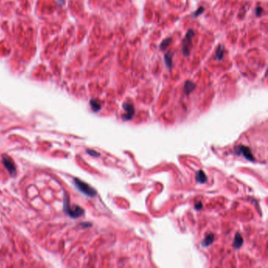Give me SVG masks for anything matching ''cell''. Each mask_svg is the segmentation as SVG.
Returning <instances> with one entry per match:
<instances>
[{
    "instance_id": "cell-1",
    "label": "cell",
    "mask_w": 268,
    "mask_h": 268,
    "mask_svg": "<svg viewBox=\"0 0 268 268\" xmlns=\"http://www.w3.org/2000/svg\"><path fill=\"white\" fill-rule=\"evenodd\" d=\"M74 183L76 185V187L79 189L80 192H82L83 194H85L87 197H93L96 195V190L91 186H89L84 182H83L79 179H74Z\"/></svg>"
},
{
    "instance_id": "cell-2",
    "label": "cell",
    "mask_w": 268,
    "mask_h": 268,
    "mask_svg": "<svg viewBox=\"0 0 268 268\" xmlns=\"http://www.w3.org/2000/svg\"><path fill=\"white\" fill-rule=\"evenodd\" d=\"M65 211L66 213L69 214V215L73 218L79 217L83 214V210L79 206L70 207L68 199H65Z\"/></svg>"
},
{
    "instance_id": "cell-3",
    "label": "cell",
    "mask_w": 268,
    "mask_h": 268,
    "mask_svg": "<svg viewBox=\"0 0 268 268\" xmlns=\"http://www.w3.org/2000/svg\"><path fill=\"white\" fill-rule=\"evenodd\" d=\"M193 35H194V32L191 29L189 30L186 33V37L184 39L183 43V52L184 56H188L189 54V48L191 47L192 39Z\"/></svg>"
},
{
    "instance_id": "cell-4",
    "label": "cell",
    "mask_w": 268,
    "mask_h": 268,
    "mask_svg": "<svg viewBox=\"0 0 268 268\" xmlns=\"http://www.w3.org/2000/svg\"><path fill=\"white\" fill-rule=\"evenodd\" d=\"M3 163L4 166L6 167V168L11 175H14V174L16 173L15 165H14V164L12 162V161L10 160V158L3 156Z\"/></svg>"
},
{
    "instance_id": "cell-5",
    "label": "cell",
    "mask_w": 268,
    "mask_h": 268,
    "mask_svg": "<svg viewBox=\"0 0 268 268\" xmlns=\"http://www.w3.org/2000/svg\"><path fill=\"white\" fill-rule=\"evenodd\" d=\"M123 108L124 110L126 111V114H124L123 116V118L124 120H130L131 119L133 115L135 114V109L132 105L130 103H124L123 105Z\"/></svg>"
},
{
    "instance_id": "cell-6",
    "label": "cell",
    "mask_w": 268,
    "mask_h": 268,
    "mask_svg": "<svg viewBox=\"0 0 268 268\" xmlns=\"http://www.w3.org/2000/svg\"><path fill=\"white\" fill-rule=\"evenodd\" d=\"M238 150H239L240 153H241L247 160H249V161H254V157H253L252 153H251V150L249 149V148L246 147L245 145H240L239 147H238Z\"/></svg>"
},
{
    "instance_id": "cell-7",
    "label": "cell",
    "mask_w": 268,
    "mask_h": 268,
    "mask_svg": "<svg viewBox=\"0 0 268 268\" xmlns=\"http://www.w3.org/2000/svg\"><path fill=\"white\" fill-rule=\"evenodd\" d=\"M196 180L199 183H205L207 181V176L203 171H198L196 174Z\"/></svg>"
},
{
    "instance_id": "cell-8",
    "label": "cell",
    "mask_w": 268,
    "mask_h": 268,
    "mask_svg": "<svg viewBox=\"0 0 268 268\" xmlns=\"http://www.w3.org/2000/svg\"><path fill=\"white\" fill-rule=\"evenodd\" d=\"M243 244V238L241 236V234L240 233H237L236 235H235V237H234V241H233V247L235 248V249H238L240 248L241 246Z\"/></svg>"
},
{
    "instance_id": "cell-9",
    "label": "cell",
    "mask_w": 268,
    "mask_h": 268,
    "mask_svg": "<svg viewBox=\"0 0 268 268\" xmlns=\"http://www.w3.org/2000/svg\"><path fill=\"white\" fill-rule=\"evenodd\" d=\"M223 54H224L223 46V45H219V46L218 47L217 50H216L215 57V59H217L218 61H220L223 59Z\"/></svg>"
},
{
    "instance_id": "cell-10",
    "label": "cell",
    "mask_w": 268,
    "mask_h": 268,
    "mask_svg": "<svg viewBox=\"0 0 268 268\" xmlns=\"http://www.w3.org/2000/svg\"><path fill=\"white\" fill-rule=\"evenodd\" d=\"M171 56H172V54H171L169 51L167 53H166L165 55H164L165 64H166V65H167V67L169 69H171L172 68V58H171Z\"/></svg>"
},
{
    "instance_id": "cell-11",
    "label": "cell",
    "mask_w": 268,
    "mask_h": 268,
    "mask_svg": "<svg viewBox=\"0 0 268 268\" xmlns=\"http://www.w3.org/2000/svg\"><path fill=\"white\" fill-rule=\"evenodd\" d=\"M213 241H214V235L212 233H209L205 237L204 241H202V245H203V246L210 245L211 243L213 242Z\"/></svg>"
},
{
    "instance_id": "cell-12",
    "label": "cell",
    "mask_w": 268,
    "mask_h": 268,
    "mask_svg": "<svg viewBox=\"0 0 268 268\" xmlns=\"http://www.w3.org/2000/svg\"><path fill=\"white\" fill-rule=\"evenodd\" d=\"M195 87V84L192 83L191 81H186L185 83V86H184V90H185V92H186V94L188 95L189 94L190 92L193 91V90L194 89Z\"/></svg>"
},
{
    "instance_id": "cell-13",
    "label": "cell",
    "mask_w": 268,
    "mask_h": 268,
    "mask_svg": "<svg viewBox=\"0 0 268 268\" xmlns=\"http://www.w3.org/2000/svg\"><path fill=\"white\" fill-rule=\"evenodd\" d=\"M91 105L92 109H93V110L95 111V112H98L101 109V105H100L99 102L97 100H91Z\"/></svg>"
},
{
    "instance_id": "cell-14",
    "label": "cell",
    "mask_w": 268,
    "mask_h": 268,
    "mask_svg": "<svg viewBox=\"0 0 268 268\" xmlns=\"http://www.w3.org/2000/svg\"><path fill=\"white\" fill-rule=\"evenodd\" d=\"M171 41V39H164V41L161 43V50H165L166 48L167 47V46L168 44L170 43Z\"/></svg>"
},
{
    "instance_id": "cell-15",
    "label": "cell",
    "mask_w": 268,
    "mask_h": 268,
    "mask_svg": "<svg viewBox=\"0 0 268 268\" xmlns=\"http://www.w3.org/2000/svg\"><path fill=\"white\" fill-rule=\"evenodd\" d=\"M87 153H88L91 156H94V157H98V156H99V153H97L96 151H95V150H91V149H89V150H87Z\"/></svg>"
},
{
    "instance_id": "cell-16",
    "label": "cell",
    "mask_w": 268,
    "mask_h": 268,
    "mask_svg": "<svg viewBox=\"0 0 268 268\" xmlns=\"http://www.w3.org/2000/svg\"><path fill=\"white\" fill-rule=\"evenodd\" d=\"M203 11H204V9H203V8H200V10H197V12H196L195 14H194L193 16H194V17L198 16V15H200V14H201V13H202Z\"/></svg>"
},
{
    "instance_id": "cell-17",
    "label": "cell",
    "mask_w": 268,
    "mask_h": 268,
    "mask_svg": "<svg viewBox=\"0 0 268 268\" xmlns=\"http://www.w3.org/2000/svg\"><path fill=\"white\" fill-rule=\"evenodd\" d=\"M262 11H263V10H262V8H260V7H258V8L256 9V13H257V16H260Z\"/></svg>"
},
{
    "instance_id": "cell-18",
    "label": "cell",
    "mask_w": 268,
    "mask_h": 268,
    "mask_svg": "<svg viewBox=\"0 0 268 268\" xmlns=\"http://www.w3.org/2000/svg\"><path fill=\"white\" fill-rule=\"evenodd\" d=\"M196 208H197V209H199V208H201V207H202V204L201 203V202H198V203H197V204H196Z\"/></svg>"
}]
</instances>
